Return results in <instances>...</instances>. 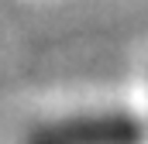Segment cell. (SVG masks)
I'll list each match as a JSON object with an SVG mask.
<instances>
[{
  "label": "cell",
  "instance_id": "6da1fadb",
  "mask_svg": "<svg viewBox=\"0 0 148 144\" xmlns=\"http://www.w3.org/2000/svg\"><path fill=\"white\" fill-rule=\"evenodd\" d=\"M141 130L127 117H76L41 130L35 144H138Z\"/></svg>",
  "mask_w": 148,
  "mask_h": 144
}]
</instances>
